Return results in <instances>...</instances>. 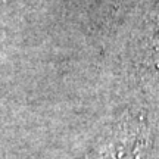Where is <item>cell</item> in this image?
<instances>
[{"label": "cell", "instance_id": "obj_1", "mask_svg": "<svg viewBox=\"0 0 159 159\" xmlns=\"http://www.w3.org/2000/svg\"><path fill=\"white\" fill-rule=\"evenodd\" d=\"M156 49L159 50V30L156 31V34H155V50Z\"/></svg>", "mask_w": 159, "mask_h": 159}]
</instances>
